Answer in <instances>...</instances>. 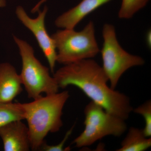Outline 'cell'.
Masks as SVG:
<instances>
[{
    "mask_svg": "<svg viewBox=\"0 0 151 151\" xmlns=\"http://www.w3.org/2000/svg\"><path fill=\"white\" fill-rule=\"evenodd\" d=\"M53 76L59 88L76 86L92 102L124 120L133 111L129 97L108 86V78L103 68L92 58L65 65Z\"/></svg>",
    "mask_w": 151,
    "mask_h": 151,
    "instance_id": "cell-1",
    "label": "cell"
},
{
    "mask_svg": "<svg viewBox=\"0 0 151 151\" xmlns=\"http://www.w3.org/2000/svg\"><path fill=\"white\" fill-rule=\"evenodd\" d=\"M69 97V92L64 91L20 103L27 122L31 150H40L49 133H56L61 129L63 110Z\"/></svg>",
    "mask_w": 151,
    "mask_h": 151,
    "instance_id": "cell-2",
    "label": "cell"
},
{
    "mask_svg": "<svg viewBox=\"0 0 151 151\" xmlns=\"http://www.w3.org/2000/svg\"><path fill=\"white\" fill-rule=\"evenodd\" d=\"M51 37L58 51L57 62L64 65L93 58L100 51L92 21L80 31L74 29L59 30Z\"/></svg>",
    "mask_w": 151,
    "mask_h": 151,
    "instance_id": "cell-3",
    "label": "cell"
},
{
    "mask_svg": "<svg viewBox=\"0 0 151 151\" xmlns=\"http://www.w3.org/2000/svg\"><path fill=\"white\" fill-rule=\"evenodd\" d=\"M13 38L21 57L22 69L19 76L28 97L35 100L42 93L47 95L58 92L59 87L56 80L50 76L48 68L35 57L32 47L15 36Z\"/></svg>",
    "mask_w": 151,
    "mask_h": 151,
    "instance_id": "cell-4",
    "label": "cell"
},
{
    "mask_svg": "<svg viewBox=\"0 0 151 151\" xmlns=\"http://www.w3.org/2000/svg\"><path fill=\"white\" fill-rule=\"evenodd\" d=\"M84 112L85 128L73 142L76 147L91 145L110 135L121 137L127 130L125 120L108 113L92 101L86 105Z\"/></svg>",
    "mask_w": 151,
    "mask_h": 151,
    "instance_id": "cell-5",
    "label": "cell"
},
{
    "mask_svg": "<svg viewBox=\"0 0 151 151\" xmlns=\"http://www.w3.org/2000/svg\"><path fill=\"white\" fill-rule=\"evenodd\" d=\"M102 32L104 42L100 51L103 63L102 67L110 81V87L115 89L121 76L127 70L143 65L145 60L141 57L130 54L122 48L113 25L105 24Z\"/></svg>",
    "mask_w": 151,
    "mask_h": 151,
    "instance_id": "cell-6",
    "label": "cell"
},
{
    "mask_svg": "<svg viewBox=\"0 0 151 151\" xmlns=\"http://www.w3.org/2000/svg\"><path fill=\"white\" fill-rule=\"evenodd\" d=\"M47 8L42 11H38V15L35 19L31 18L22 6L17 8L16 14L18 18L25 26L31 31L35 37L40 47L49 63L52 73H54L57 62L56 47L53 39L47 31L45 26V18Z\"/></svg>",
    "mask_w": 151,
    "mask_h": 151,
    "instance_id": "cell-7",
    "label": "cell"
},
{
    "mask_svg": "<svg viewBox=\"0 0 151 151\" xmlns=\"http://www.w3.org/2000/svg\"><path fill=\"white\" fill-rule=\"evenodd\" d=\"M5 151H28L31 149L27 126L22 120L11 122L0 129Z\"/></svg>",
    "mask_w": 151,
    "mask_h": 151,
    "instance_id": "cell-8",
    "label": "cell"
},
{
    "mask_svg": "<svg viewBox=\"0 0 151 151\" xmlns=\"http://www.w3.org/2000/svg\"><path fill=\"white\" fill-rule=\"evenodd\" d=\"M111 0H82L73 8L60 15L55 22L57 27L73 29L89 14Z\"/></svg>",
    "mask_w": 151,
    "mask_h": 151,
    "instance_id": "cell-9",
    "label": "cell"
},
{
    "mask_svg": "<svg viewBox=\"0 0 151 151\" xmlns=\"http://www.w3.org/2000/svg\"><path fill=\"white\" fill-rule=\"evenodd\" d=\"M19 74L9 63H0V103L12 102L22 91Z\"/></svg>",
    "mask_w": 151,
    "mask_h": 151,
    "instance_id": "cell-10",
    "label": "cell"
},
{
    "mask_svg": "<svg viewBox=\"0 0 151 151\" xmlns=\"http://www.w3.org/2000/svg\"><path fill=\"white\" fill-rule=\"evenodd\" d=\"M151 146L150 137L145 136L143 129L131 127L117 151H144Z\"/></svg>",
    "mask_w": 151,
    "mask_h": 151,
    "instance_id": "cell-11",
    "label": "cell"
},
{
    "mask_svg": "<svg viewBox=\"0 0 151 151\" xmlns=\"http://www.w3.org/2000/svg\"><path fill=\"white\" fill-rule=\"evenodd\" d=\"M24 120L20 103H0V129L11 122Z\"/></svg>",
    "mask_w": 151,
    "mask_h": 151,
    "instance_id": "cell-12",
    "label": "cell"
},
{
    "mask_svg": "<svg viewBox=\"0 0 151 151\" xmlns=\"http://www.w3.org/2000/svg\"><path fill=\"white\" fill-rule=\"evenodd\" d=\"M149 0H122L118 15L119 18L130 19L145 7Z\"/></svg>",
    "mask_w": 151,
    "mask_h": 151,
    "instance_id": "cell-13",
    "label": "cell"
},
{
    "mask_svg": "<svg viewBox=\"0 0 151 151\" xmlns=\"http://www.w3.org/2000/svg\"><path fill=\"white\" fill-rule=\"evenodd\" d=\"M135 113L143 116L145 121V127L143 129L145 136L147 137L151 136V101L148 100L133 109Z\"/></svg>",
    "mask_w": 151,
    "mask_h": 151,
    "instance_id": "cell-14",
    "label": "cell"
},
{
    "mask_svg": "<svg viewBox=\"0 0 151 151\" xmlns=\"http://www.w3.org/2000/svg\"><path fill=\"white\" fill-rule=\"evenodd\" d=\"M74 127V126H73L71 129L67 131L65 136H64V138H63V139L59 144L55 145H47L46 143L45 142L42 146L40 150H42L45 151H66L65 150H67L68 151L70 150V148L69 147L64 149V147L70 135L72 134Z\"/></svg>",
    "mask_w": 151,
    "mask_h": 151,
    "instance_id": "cell-15",
    "label": "cell"
},
{
    "mask_svg": "<svg viewBox=\"0 0 151 151\" xmlns=\"http://www.w3.org/2000/svg\"><path fill=\"white\" fill-rule=\"evenodd\" d=\"M47 0H41L31 10V12L32 13H35L37 12H38L39 10H40V7L42 4H43Z\"/></svg>",
    "mask_w": 151,
    "mask_h": 151,
    "instance_id": "cell-16",
    "label": "cell"
},
{
    "mask_svg": "<svg viewBox=\"0 0 151 151\" xmlns=\"http://www.w3.org/2000/svg\"><path fill=\"white\" fill-rule=\"evenodd\" d=\"M6 5V0H0V7H4Z\"/></svg>",
    "mask_w": 151,
    "mask_h": 151,
    "instance_id": "cell-17",
    "label": "cell"
}]
</instances>
